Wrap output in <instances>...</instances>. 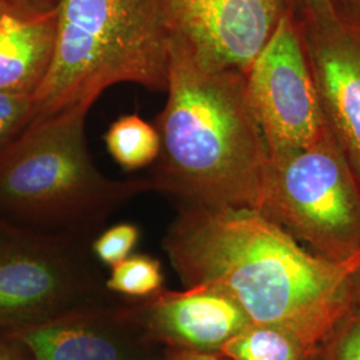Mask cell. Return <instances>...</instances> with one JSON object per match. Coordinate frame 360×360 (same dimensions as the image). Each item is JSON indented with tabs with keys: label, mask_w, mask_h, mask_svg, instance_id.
Instances as JSON below:
<instances>
[{
	"label": "cell",
	"mask_w": 360,
	"mask_h": 360,
	"mask_svg": "<svg viewBox=\"0 0 360 360\" xmlns=\"http://www.w3.org/2000/svg\"><path fill=\"white\" fill-rule=\"evenodd\" d=\"M163 248L186 287L229 296L252 324L294 338L307 360L321 355L352 309L360 254L343 262L319 257L254 208H178Z\"/></svg>",
	"instance_id": "6da1fadb"
},
{
	"label": "cell",
	"mask_w": 360,
	"mask_h": 360,
	"mask_svg": "<svg viewBox=\"0 0 360 360\" xmlns=\"http://www.w3.org/2000/svg\"><path fill=\"white\" fill-rule=\"evenodd\" d=\"M167 103L155 120L160 153L146 175L181 207L257 210L270 154L247 74L207 65L171 39Z\"/></svg>",
	"instance_id": "7a4b0ae2"
},
{
	"label": "cell",
	"mask_w": 360,
	"mask_h": 360,
	"mask_svg": "<svg viewBox=\"0 0 360 360\" xmlns=\"http://www.w3.org/2000/svg\"><path fill=\"white\" fill-rule=\"evenodd\" d=\"M89 111L37 119L0 151V220L95 239L120 207L153 193L147 176L111 179L96 167L86 141Z\"/></svg>",
	"instance_id": "3957f363"
},
{
	"label": "cell",
	"mask_w": 360,
	"mask_h": 360,
	"mask_svg": "<svg viewBox=\"0 0 360 360\" xmlns=\"http://www.w3.org/2000/svg\"><path fill=\"white\" fill-rule=\"evenodd\" d=\"M169 46L165 0H59L51 62L34 92V120L74 107L90 110L119 83L166 92Z\"/></svg>",
	"instance_id": "277c9868"
},
{
	"label": "cell",
	"mask_w": 360,
	"mask_h": 360,
	"mask_svg": "<svg viewBox=\"0 0 360 360\" xmlns=\"http://www.w3.org/2000/svg\"><path fill=\"white\" fill-rule=\"evenodd\" d=\"M257 210L319 257L360 254V186L328 126L309 147L270 156Z\"/></svg>",
	"instance_id": "5b68a950"
},
{
	"label": "cell",
	"mask_w": 360,
	"mask_h": 360,
	"mask_svg": "<svg viewBox=\"0 0 360 360\" xmlns=\"http://www.w3.org/2000/svg\"><path fill=\"white\" fill-rule=\"evenodd\" d=\"M92 240L0 220V328L16 331L116 302Z\"/></svg>",
	"instance_id": "8992f818"
},
{
	"label": "cell",
	"mask_w": 360,
	"mask_h": 360,
	"mask_svg": "<svg viewBox=\"0 0 360 360\" xmlns=\"http://www.w3.org/2000/svg\"><path fill=\"white\" fill-rule=\"evenodd\" d=\"M247 84L270 156L309 147L327 127L295 13L281 19Z\"/></svg>",
	"instance_id": "52a82bcc"
},
{
	"label": "cell",
	"mask_w": 360,
	"mask_h": 360,
	"mask_svg": "<svg viewBox=\"0 0 360 360\" xmlns=\"http://www.w3.org/2000/svg\"><path fill=\"white\" fill-rule=\"evenodd\" d=\"M171 39L203 63L248 72L294 0H165Z\"/></svg>",
	"instance_id": "ba28073f"
},
{
	"label": "cell",
	"mask_w": 360,
	"mask_h": 360,
	"mask_svg": "<svg viewBox=\"0 0 360 360\" xmlns=\"http://www.w3.org/2000/svg\"><path fill=\"white\" fill-rule=\"evenodd\" d=\"M8 333L31 360H166L167 351L124 297Z\"/></svg>",
	"instance_id": "9c48e42d"
},
{
	"label": "cell",
	"mask_w": 360,
	"mask_h": 360,
	"mask_svg": "<svg viewBox=\"0 0 360 360\" xmlns=\"http://www.w3.org/2000/svg\"><path fill=\"white\" fill-rule=\"evenodd\" d=\"M323 115L360 186V25L296 18Z\"/></svg>",
	"instance_id": "30bf717a"
},
{
	"label": "cell",
	"mask_w": 360,
	"mask_h": 360,
	"mask_svg": "<svg viewBox=\"0 0 360 360\" xmlns=\"http://www.w3.org/2000/svg\"><path fill=\"white\" fill-rule=\"evenodd\" d=\"M126 302L166 347L218 354L227 340L251 324L232 299L205 285L183 291L163 288L156 295Z\"/></svg>",
	"instance_id": "8fae6325"
},
{
	"label": "cell",
	"mask_w": 360,
	"mask_h": 360,
	"mask_svg": "<svg viewBox=\"0 0 360 360\" xmlns=\"http://www.w3.org/2000/svg\"><path fill=\"white\" fill-rule=\"evenodd\" d=\"M55 34L56 8L0 10V90L37 91L51 62Z\"/></svg>",
	"instance_id": "7c38bea8"
},
{
	"label": "cell",
	"mask_w": 360,
	"mask_h": 360,
	"mask_svg": "<svg viewBox=\"0 0 360 360\" xmlns=\"http://www.w3.org/2000/svg\"><path fill=\"white\" fill-rule=\"evenodd\" d=\"M104 142L116 163L126 171L151 166L160 153V138L154 124L136 114L120 116L112 122Z\"/></svg>",
	"instance_id": "4fadbf2b"
},
{
	"label": "cell",
	"mask_w": 360,
	"mask_h": 360,
	"mask_svg": "<svg viewBox=\"0 0 360 360\" xmlns=\"http://www.w3.org/2000/svg\"><path fill=\"white\" fill-rule=\"evenodd\" d=\"M231 360H307L300 346L282 330L250 324L218 352Z\"/></svg>",
	"instance_id": "5bb4252c"
},
{
	"label": "cell",
	"mask_w": 360,
	"mask_h": 360,
	"mask_svg": "<svg viewBox=\"0 0 360 360\" xmlns=\"http://www.w3.org/2000/svg\"><path fill=\"white\" fill-rule=\"evenodd\" d=\"M110 292L126 299H146L165 288V274L159 259L132 254L111 267L105 278Z\"/></svg>",
	"instance_id": "9a60e30c"
},
{
	"label": "cell",
	"mask_w": 360,
	"mask_h": 360,
	"mask_svg": "<svg viewBox=\"0 0 360 360\" xmlns=\"http://www.w3.org/2000/svg\"><path fill=\"white\" fill-rule=\"evenodd\" d=\"M34 120V94L0 90V151Z\"/></svg>",
	"instance_id": "2e32d148"
},
{
	"label": "cell",
	"mask_w": 360,
	"mask_h": 360,
	"mask_svg": "<svg viewBox=\"0 0 360 360\" xmlns=\"http://www.w3.org/2000/svg\"><path fill=\"white\" fill-rule=\"evenodd\" d=\"M141 239V229L135 223H119L101 232L92 240V252L105 267H112L132 255Z\"/></svg>",
	"instance_id": "e0dca14e"
},
{
	"label": "cell",
	"mask_w": 360,
	"mask_h": 360,
	"mask_svg": "<svg viewBox=\"0 0 360 360\" xmlns=\"http://www.w3.org/2000/svg\"><path fill=\"white\" fill-rule=\"evenodd\" d=\"M321 354L323 360H360V311L351 309L338 324Z\"/></svg>",
	"instance_id": "ac0fdd59"
},
{
	"label": "cell",
	"mask_w": 360,
	"mask_h": 360,
	"mask_svg": "<svg viewBox=\"0 0 360 360\" xmlns=\"http://www.w3.org/2000/svg\"><path fill=\"white\" fill-rule=\"evenodd\" d=\"M295 18H334L330 0H294Z\"/></svg>",
	"instance_id": "d6986e66"
},
{
	"label": "cell",
	"mask_w": 360,
	"mask_h": 360,
	"mask_svg": "<svg viewBox=\"0 0 360 360\" xmlns=\"http://www.w3.org/2000/svg\"><path fill=\"white\" fill-rule=\"evenodd\" d=\"M0 360H31L25 346L13 335L0 328Z\"/></svg>",
	"instance_id": "ffe728a7"
},
{
	"label": "cell",
	"mask_w": 360,
	"mask_h": 360,
	"mask_svg": "<svg viewBox=\"0 0 360 360\" xmlns=\"http://www.w3.org/2000/svg\"><path fill=\"white\" fill-rule=\"evenodd\" d=\"M335 16L360 25V0H330Z\"/></svg>",
	"instance_id": "44dd1931"
},
{
	"label": "cell",
	"mask_w": 360,
	"mask_h": 360,
	"mask_svg": "<svg viewBox=\"0 0 360 360\" xmlns=\"http://www.w3.org/2000/svg\"><path fill=\"white\" fill-rule=\"evenodd\" d=\"M166 360H231L224 358L219 354L212 352H198L190 349H181V348L167 347L166 351Z\"/></svg>",
	"instance_id": "7402d4cb"
},
{
	"label": "cell",
	"mask_w": 360,
	"mask_h": 360,
	"mask_svg": "<svg viewBox=\"0 0 360 360\" xmlns=\"http://www.w3.org/2000/svg\"><path fill=\"white\" fill-rule=\"evenodd\" d=\"M13 6L23 7L27 10L38 11V13H49L53 11L58 6L59 0H8Z\"/></svg>",
	"instance_id": "603a6c76"
},
{
	"label": "cell",
	"mask_w": 360,
	"mask_h": 360,
	"mask_svg": "<svg viewBox=\"0 0 360 360\" xmlns=\"http://www.w3.org/2000/svg\"><path fill=\"white\" fill-rule=\"evenodd\" d=\"M351 303H352V309L360 311V266L352 275V281H351Z\"/></svg>",
	"instance_id": "cb8c5ba5"
},
{
	"label": "cell",
	"mask_w": 360,
	"mask_h": 360,
	"mask_svg": "<svg viewBox=\"0 0 360 360\" xmlns=\"http://www.w3.org/2000/svg\"><path fill=\"white\" fill-rule=\"evenodd\" d=\"M10 6H13L11 1H8V0H0V10L7 8V7H10Z\"/></svg>",
	"instance_id": "d4e9b609"
}]
</instances>
